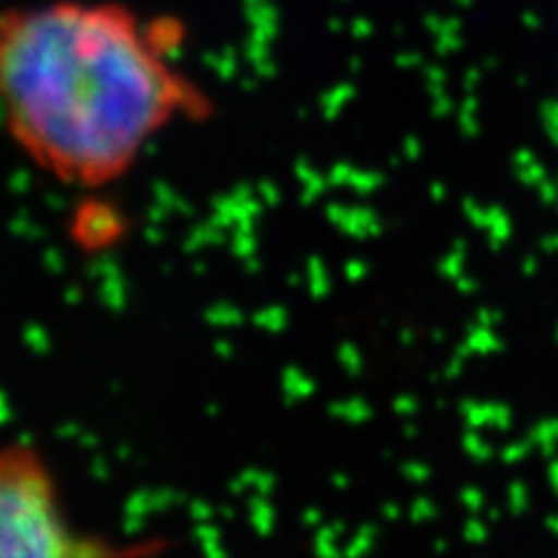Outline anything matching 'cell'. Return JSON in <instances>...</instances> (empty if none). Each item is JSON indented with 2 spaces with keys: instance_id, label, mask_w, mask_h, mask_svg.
Here are the masks:
<instances>
[{
  "instance_id": "7a4b0ae2",
  "label": "cell",
  "mask_w": 558,
  "mask_h": 558,
  "mask_svg": "<svg viewBox=\"0 0 558 558\" xmlns=\"http://www.w3.org/2000/svg\"><path fill=\"white\" fill-rule=\"evenodd\" d=\"M120 554L70 520L54 471L26 442L0 445V558H94Z\"/></svg>"
},
{
  "instance_id": "6da1fadb",
  "label": "cell",
  "mask_w": 558,
  "mask_h": 558,
  "mask_svg": "<svg viewBox=\"0 0 558 558\" xmlns=\"http://www.w3.org/2000/svg\"><path fill=\"white\" fill-rule=\"evenodd\" d=\"M179 32L124 0H34L0 9V117L47 177L107 190L166 132L209 114L179 65Z\"/></svg>"
}]
</instances>
